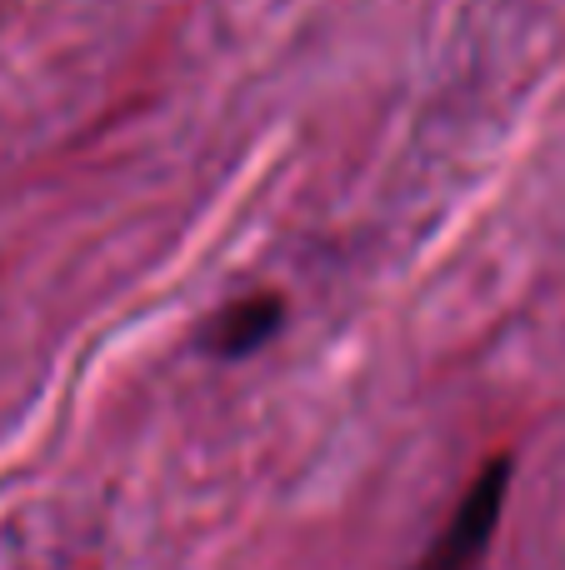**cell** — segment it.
Listing matches in <instances>:
<instances>
[{"mask_svg": "<svg viewBox=\"0 0 565 570\" xmlns=\"http://www.w3.org/2000/svg\"><path fill=\"white\" fill-rule=\"evenodd\" d=\"M506 485H511V461H490L466 491V501L456 505L450 525L436 535V546L420 556L416 570H476L480 556L496 541L500 511H506Z\"/></svg>", "mask_w": 565, "mask_h": 570, "instance_id": "1", "label": "cell"}, {"mask_svg": "<svg viewBox=\"0 0 565 570\" xmlns=\"http://www.w3.org/2000/svg\"><path fill=\"white\" fill-rule=\"evenodd\" d=\"M280 325V301L276 295H256V301H236L220 311V321L210 325V351L216 355H246L260 341H270Z\"/></svg>", "mask_w": 565, "mask_h": 570, "instance_id": "2", "label": "cell"}]
</instances>
